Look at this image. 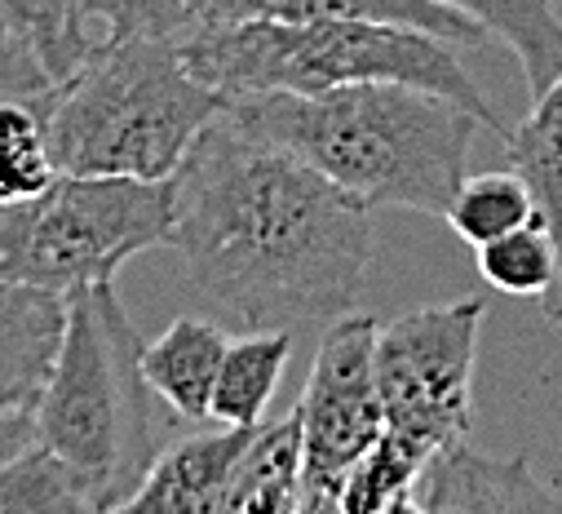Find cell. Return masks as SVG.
<instances>
[{
	"label": "cell",
	"mask_w": 562,
	"mask_h": 514,
	"mask_svg": "<svg viewBox=\"0 0 562 514\" xmlns=\"http://www.w3.org/2000/svg\"><path fill=\"white\" fill-rule=\"evenodd\" d=\"M430 466V452H420L416 444L398 439L394 431H385L368 457L350 470L337 514H416V483Z\"/></svg>",
	"instance_id": "obj_18"
},
{
	"label": "cell",
	"mask_w": 562,
	"mask_h": 514,
	"mask_svg": "<svg viewBox=\"0 0 562 514\" xmlns=\"http://www.w3.org/2000/svg\"><path fill=\"white\" fill-rule=\"evenodd\" d=\"M443 222L470 244V248H483L527 222H540L536 213V195L527 187V178L518 169H501V174H479V178H465L452 209L443 213Z\"/></svg>",
	"instance_id": "obj_20"
},
{
	"label": "cell",
	"mask_w": 562,
	"mask_h": 514,
	"mask_svg": "<svg viewBox=\"0 0 562 514\" xmlns=\"http://www.w3.org/2000/svg\"><path fill=\"white\" fill-rule=\"evenodd\" d=\"M156 244H173V178L63 174L32 200L0 204V284L76 293Z\"/></svg>",
	"instance_id": "obj_6"
},
{
	"label": "cell",
	"mask_w": 562,
	"mask_h": 514,
	"mask_svg": "<svg viewBox=\"0 0 562 514\" xmlns=\"http://www.w3.org/2000/svg\"><path fill=\"white\" fill-rule=\"evenodd\" d=\"M328 23V19H363V23H394V27H420L452 45H483L487 32L439 5V0H182L178 27H222V23ZM173 27V32H178Z\"/></svg>",
	"instance_id": "obj_10"
},
{
	"label": "cell",
	"mask_w": 562,
	"mask_h": 514,
	"mask_svg": "<svg viewBox=\"0 0 562 514\" xmlns=\"http://www.w3.org/2000/svg\"><path fill=\"white\" fill-rule=\"evenodd\" d=\"M439 5L474 19L487 36L509 45L536 98L562 76V19L553 14V0H439Z\"/></svg>",
	"instance_id": "obj_15"
},
{
	"label": "cell",
	"mask_w": 562,
	"mask_h": 514,
	"mask_svg": "<svg viewBox=\"0 0 562 514\" xmlns=\"http://www.w3.org/2000/svg\"><path fill=\"white\" fill-rule=\"evenodd\" d=\"M226 333L209 320H173L156 342L143 346V372L156 395L191 422L213 417V391L226 359Z\"/></svg>",
	"instance_id": "obj_13"
},
{
	"label": "cell",
	"mask_w": 562,
	"mask_h": 514,
	"mask_svg": "<svg viewBox=\"0 0 562 514\" xmlns=\"http://www.w3.org/2000/svg\"><path fill=\"white\" fill-rule=\"evenodd\" d=\"M558 244L544 222H527L479 248V276L509 298H549L558 284Z\"/></svg>",
	"instance_id": "obj_22"
},
{
	"label": "cell",
	"mask_w": 562,
	"mask_h": 514,
	"mask_svg": "<svg viewBox=\"0 0 562 514\" xmlns=\"http://www.w3.org/2000/svg\"><path fill=\"white\" fill-rule=\"evenodd\" d=\"M483 311L479 298H461L407 311L376 333L385 431L430 457L470 435Z\"/></svg>",
	"instance_id": "obj_7"
},
{
	"label": "cell",
	"mask_w": 562,
	"mask_h": 514,
	"mask_svg": "<svg viewBox=\"0 0 562 514\" xmlns=\"http://www.w3.org/2000/svg\"><path fill=\"white\" fill-rule=\"evenodd\" d=\"M257 426H222L213 435L165 448L124 510L128 514H222V496L252 444Z\"/></svg>",
	"instance_id": "obj_11"
},
{
	"label": "cell",
	"mask_w": 562,
	"mask_h": 514,
	"mask_svg": "<svg viewBox=\"0 0 562 514\" xmlns=\"http://www.w3.org/2000/svg\"><path fill=\"white\" fill-rule=\"evenodd\" d=\"M173 41L187 67L222 98L324 93L337 85L403 80L461 98L483 115V124H492L505 138V124L465 76L452 41L420 27L363 23V19H328V23L252 19L222 27H178Z\"/></svg>",
	"instance_id": "obj_5"
},
{
	"label": "cell",
	"mask_w": 562,
	"mask_h": 514,
	"mask_svg": "<svg viewBox=\"0 0 562 514\" xmlns=\"http://www.w3.org/2000/svg\"><path fill=\"white\" fill-rule=\"evenodd\" d=\"M372 315H337L315 350L302 395V514H328L341 501L350 470L385 435V404L376 386Z\"/></svg>",
	"instance_id": "obj_8"
},
{
	"label": "cell",
	"mask_w": 562,
	"mask_h": 514,
	"mask_svg": "<svg viewBox=\"0 0 562 514\" xmlns=\"http://www.w3.org/2000/svg\"><path fill=\"white\" fill-rule=\"evenodd\" d=\"M505 156H509V169L527 178L536 195V213L553 235L558 262H562V76L536 98L522 124L505 128ZM540 311L553 328H562V267H558L553 293L540 298Z\"/></svg>",
	"instance_id": "obj_12"
},
{
	"label": "cell",
	"mask_w": 562,
	"mask_h": 514,
	"mask_svg": "<svg viewBox=\"0 0 562 514\" xmlns=\"http://www.w3.org/2000/svg\"><path fill=\"white\" fill-rule=\"evenodd\" d=\"M514 514V510H562L540 483L527 452L487 457L465 439L439 448L416 483V514Z\"/></svg>",
	"instance_id": "obj_9"
},
{
	"label": "cell",
	"mask_w": 562,
	"mask_h": 514,
	"mask_svg": "<svg viewBox=\"0 0 562 514\" xmlns=\"http://www.w3.org/2000/svg\"><path fill=\"white\" fill-rule=\"evenodd\" d=\"M222 107L226 98L187 67L173 32L102 36L45 107L49 152L58 174L165 182Z\"/></svg>",
	"instance_id": "obj_3"
},
{
	"label": "cell",
	"mask_w": 562,
	"mask_h": 514,
	"mask_svg": "<svg viewBox=\"0 0 562 514\" xmlns=\"http://www.w3.org/2000/svg\"><path fill=\"white\" fill-rule=\"evenodd\" d=\"M302 510V417L257 426L222 514H297Z\"/></svg>",
	"instance_id": "obj_14"
},
{
	"label": "cell",
	"mask_w": 562,
	"mask_h": 514,
	"mask_svg": "<svg viewBox=\"0 0 562 514\" xmlns=\"http://www.w3.org/2000/svg\"><path fill=\"white\" fill-rule=\"evenodd\" d=\"M226 107L293 147L368 209L443 217L465 182L483 115L452 93L403 80L337 85L324 93H248Z\"/></svg>",
	"instance_id": "obj_2"
},
{
	"label": "cell",
	"mask_w": 562,
	"mask_h": 514,
	"mask_svg": "<svg viewBox=\"0 0 562 514\" xmlns=\"http://www.w3.org/2000/svg\"><path fill=\"white\" fill-rule=\"evenodd\" d=\"M0 514H98L85 479L45 444L0 466Z\"/></svg>",
	"instance_id": "obj_19"
},
{
	"label": "cell",
	"mask_w": 562,
	"mask_h": 514,
	"mask_svg": "<svg viewBox=\"0 0 562 514\" xmlns=\"http://www.w3.org/2000/svg\"><path fill=\"white\" fill-rule=\"evenodd\" d=\"M289 359H293V328H257L231 342L213 391V422L261 426V413L274 400Z\"/></svg>",
	"instance_id": "obj_16"
},
{
	"label": "cell",
	"mask_w": 562,
	"mask_h": 514,
	"mask_svg": "<svg viewBox=\"0 0 562 514\" xmlns=\"http://www.w3.org/2000/svg\"><path fill=\"white\" fill-rule=\"evenodd\" d=\"M0 19L41 58V67L63 85L93 54L98 36L80 0H0Z\"/></svg>",
	"instance_id": "obj_17"
},
{
	"label": "cell",
	"mask_w": 562,
	"mask_h": 514,
	"mask_svg": "<svg viewBox=\"0 0 562 514\" xmlns=\"http://www.w3.org/2000/svg\"><path fill=\"white\" fill-rule=\"evenodd\" d=\"M368 204L222 107L173 174V248L217 315L257 328L333 324L372 267Z\"/></svg>",
	"instance_id": "obj_1"
},
{
	"label": "cell",
	"mask_w": 562,
	"mask_h": 514,
	"mask_svg": "<svg viewBox=\"0 0 562 514\" xmlns=\"http://www.w3.org/2000/svg\"><path fill=\"white\" fill-rule=\"evenodd\" d=\"M58 178L45 111L23 98H0V204L32 200Z\"/></svg>",
	"instance_id": "obj_21"
},
{
	"label": "cell",
	"mask_w": 562,
	"mask_h": 514,
	"mask_svg": "<svg viewBox=\"0 0 562 514\" xmlns=\"http://www.w3.org/2000/svg\"><path fill=\"white\" fill-rule=\"evenodd\" d=\"M58 80L41 67V58L10 32V23L0 19V98H23L32 107H49Z\"/></svg>",
	"instance_id": "obj_24"
},
{
	"label": "cell",
	"mask_w": 562,
	"mask_h": 514,
	"mask_svg": "<svg viewBox=\"0 0 562 514\" xmlns=\"http://www.w3.org/2000/svg\"><path fill=\"white\" fill-rule=\"evenodd\" d=\"M89 23L102 36H128V32H173L182 0H80Z\"/></svg>",
	"instance_id": "obj_23"
},
{
	"label": "cell",
	"mask_w": 562,
	"mask_h": 514,
	"mask_svg": "<svg viewBox=\"0 0 562 514\" xmlns=\"http://www.w3.org/2000/svg\"><path fill=\"white\" fill-rule=\"evenodd\" d=\"M36 444L58 452L89 488L93 510H124L160 457L156 386L115 280L67 293V333L41 400Z\"/></svg>",
	"instance_id": "obj_4"
}]
</instances>
